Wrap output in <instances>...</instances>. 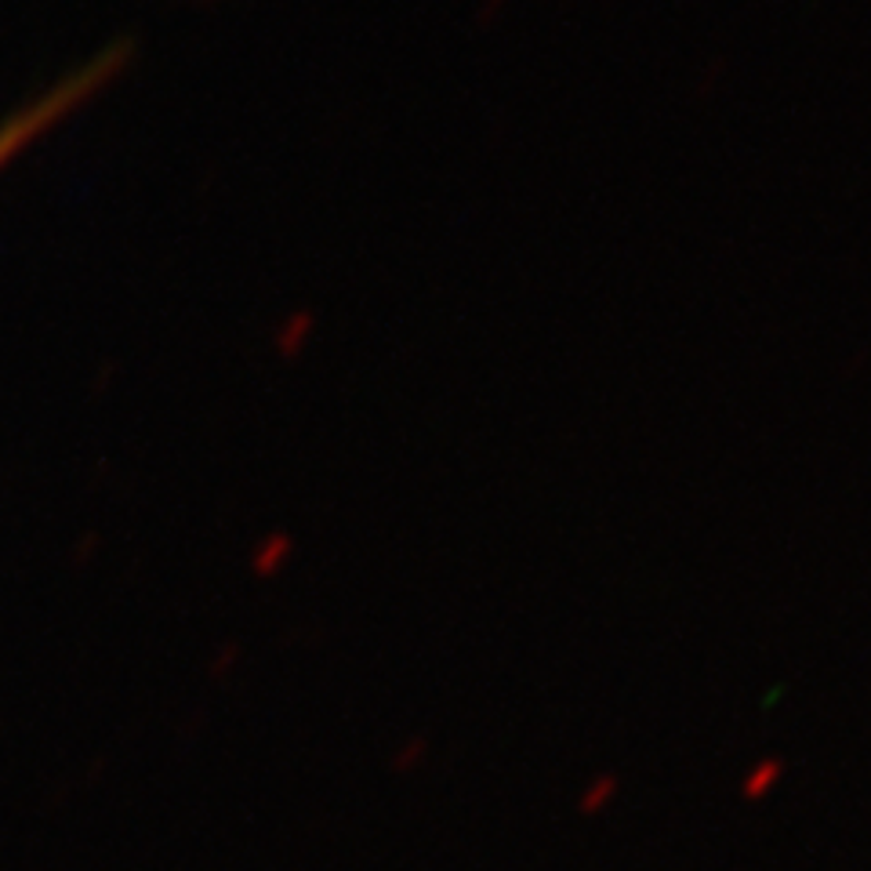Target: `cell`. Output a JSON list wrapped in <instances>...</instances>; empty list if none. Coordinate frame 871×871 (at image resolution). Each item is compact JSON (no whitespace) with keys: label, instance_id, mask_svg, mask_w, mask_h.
Returning a JSON list of instances; mask_svg holds the SVG:
<instances>
[{"label":"cell","instance_id":"1","mask_svg":"<svg viewBox=\"0 0 871 871\" xmlns=\"http://www.w3.org/2000/svg\"><path fill=\"white\" fill-rule=\"evenodd\" d=\"M91 83H94V74L80 77V80H74V83H63V88H58V91H52V94H47V99H41L37 105H33V110L19 113L15 121L0 127V171H4V167H8L11 160H15L19 153L26 149L33 138H41L44 131L52 127L66 110H74V105L80 102V94L88 91Z\"/></svg>","mask_w":871,"mask_h":871},{"label":"cell","instance_id":"2","mask_svg":"<svg viewBox=\"0 0 871 871\" xmlns=\"http://www.w3.org/2000/svg\"><path fill=\"white\" fill-rule=\"evenodd\" d=\"M784 773H789V762L778 756H762L741 778V799L745 803H762L784 781Z\"/></svg>","mask_w":871,"mask_h":871},{"label":"cell","instance_id":"3","mask_svg":"<svg viewBox=\"0 0 871 871\" xmlns=\"http://www.w3.org/2000/svg\"><path fill=\"white\" fill-rule=\"evenodd\" d=\"M617 789H622V781H617L614 773H600V778H592L589 784H584V792L578 799V809L584 817L603 814V809L617 799Z\"/></svg>","mask_w":871,"mask_h":871},{"label":"cell","instance_id":"4","mask_svg":"<svg viewBox=\"0 0 871 871\" xmlns=\"http://www.w3.org/2000/svg\"><path fill=\"white\" fill-rule=\"evenodd\" d=\"M425 756H428L425 737H411V741H407V745H400V748H397V756H392V770H397V773H407V770H414Z\"/></svg>","mask_w":871,"mask_h":871}]
</instances>
